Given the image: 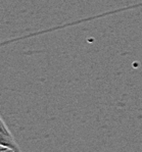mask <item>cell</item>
I'll return each instance as SVG.
<instances>
[{
  "instance_id": "cell-2",
  "label": "cell",
  "mask_w": 142,
  "mask_h": 152,
  "mask_svg": "<svg viewBox=\"0 0 142 152\" xmlns=\"http://www.w3.org/2000/svg\"><path fill=\"white\" fill-rule=\"evenodd\" d=\"M0 151H11L8 147L3 146V145H0Z\"/></svg>"
},
{
  "instance_id": "cell-1",
  "label": "cell",
  "mask_w": 142,
  "mask_h": 152,
  "mask_svg": "<svg viewBox=\"0 0 142 152\" xmlns=\"http://www.w3.org/2000/svg\"><path fill=\"white\" fill-rule=\"evenodd\" d=\"M0 145L6 146L10 149L11 151H20V147L15 142L11 132L8 130L7 126L0 116Z\"/></svg>"
}]
</instances>
